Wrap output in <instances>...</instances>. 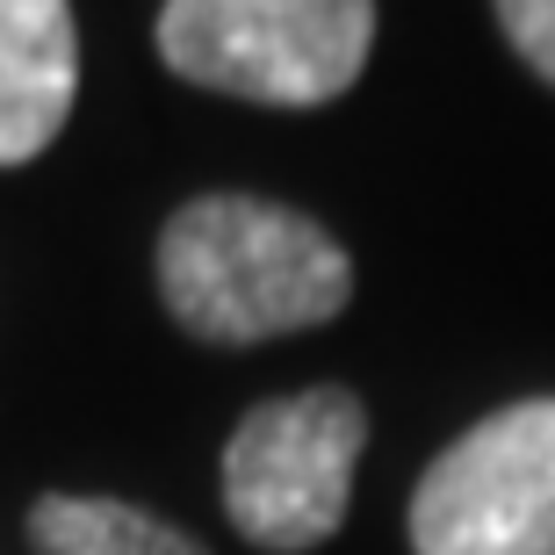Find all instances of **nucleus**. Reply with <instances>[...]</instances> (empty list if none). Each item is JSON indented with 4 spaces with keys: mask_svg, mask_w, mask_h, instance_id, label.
<instances>
[{
    "mask_svg": "<svg viewBox=\"0 0 555 555\" xmlns=\"http://www.w3.org/2000/svg\"><path fill=\"white\" fill-rule=\"evenodd\" d=\"M159 296L209 347H260L332 325L353 296V260L318 217L268 195H195L159 231Z\"/></svg>",
    "mask_w": 555,
    "mask_h": 555,
    "instance_id": "1",
    "label": "nucleus"
},
{
    "mask_svg": "<svg viewBox=\"0 0 555 555\" xmlns=\"http://www.w3.org/2000/svg\"><path fill=\"white\" fill-rule=\"evenodd\" d=\"M29 541H37V555H209L203 541H188L181 527H166L144 505L65 498V491L29 505Z\"/></svg>",
    "mask_w": 555,
    "mask_h": 555,
    "instance_id": "6",
    "label": "nucleus"
},
{
    "mask_svg": "<svg viewBox=\"0 0 555 555\" xmlns=\"http://www.w3.org/2000/svg\"><path fill=\"white\" fill-rule=\"evenodd\" d=\"M361 448H369V412L339 383L246 412L224 448L231 527L253 548H274V555H304L318 541H332L347 527Z\"/></svg>",
    "mask_w": 555,
    "mask_h": 555,
    "instance_id": "3",
    "label": "nucleus"
},
{
    "mask_svg": "<svg viewBox=\"0 0 555 555\" xmlns=\"http://www.w3.org/2000/svg\"><path fill=\"white\" fill-rule=\"evenodd\" d=\"M375 51V0H166L159 59L188 87L260 108L339 102Z\"/></svg>",
    "mask_w": 555,
    "mask_h": 555,
    "instance_id": "2",
    "label": "nucleus"
},
{
    "mask_svg": "<svg viewBox=\"0 0 555 555\" xmlns=\"http://www.w3.org/2000/svg\"><path fill=\"white\" fill-rule=\"evenodd\" d=\"M80 37L65 0H0V166H29L73 116Z\"/></svg>",
    "mask_w": 555,
    "mask_h": 555,
    "instance_id": "5",
    "label": "nucleus"
},
{
    "mask_svg": "<svg viewBox=\"0 0 555 555\" xmlns=\"http://www.w3.org/2000/svg\"><path fill=\"white\" fill-rule=\"evenodd\" d=\"M491 8H498V29L513 37V51L555 87V0H491Z\"/></svg>",
    "mask_w": 555,
    "mask_h": 555,
    "instance_id": "7",
    "label": "nucleus"
},
{
    "mask_svg": "<svg viewBox=\"0 0 555 555\" xmlns=\"http://www.w3.org/2000/svg\"><path fill=\"white\" fill-rule=\"evenodd\" d=\"M412 555H555V397H519L433 454Z\"/></svg>",
    "mask_w": 555,
    "mask_h": 555,
    "instance_id": "4",
    "label": "nucleus"
}]
</instances>
